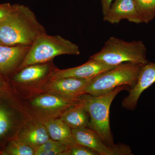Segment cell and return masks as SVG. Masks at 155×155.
Masks as SVG:
<instances>
[{
    "label": "cell",
    "mask_w": 155,
    "mask_h": 155,
    "mask_svg": "<svg viewBox=\"0 0 155 155\" xmlns=\"http://www.w3.org/2000/svg\"><path fill=\"white\" fill-rule=\"evenodd\" d=\"M17 5H12L10 3L0 4V22L14 11L16 8Z\"/></svg>",
    "instance_id": "22"
},
{
    "label": "cell",
    "mask_w": 155,
    "mask_h": 155,
    "mask_svg": "<svg viewBox=\"0 0 155 155\" xmlns=\"http://www.w3.org/2000/svg\"><path fill=\"white\" fill-rule=\"evenodd\" d=\"M91 80L73 77L48 79L42 87V91L70 98H77L84 94Z\"/></svg>",
    "instance_id": "8"
},
{
    "label": "cell",
    "mask_w": 155,
    "mask_h": 155,
    "mask_svg": "<svg viewBox=\"0 0 155 155\" xmlns=\"http://www.w3.org/2000/svg\"><path fill=\"white\" fill-rule=\"evenodd\" d=\"M35 150L17 137L11 140L0 152L1 155H34Z\"/></svg>",
    "instance_id": "18"
},
{
    "label": "cell",
    "mask_w": 155,
    "mask_h": 155,
    "mask_svg": "<svg viewBox=\"0 0 155 155\" xmlns=\"http://www.w3.org/2000/svg\"><path fill=\"white\" fill-rule=\"evenodd\" d=\"M55 69L52 61L30 65L15 72L9 78V82L11 85L15 87L23 84L40 83L47 80Z\"/></svg>",
    "instance_id": "10"
},
{
    "label": "cell",
    "mask_w": 155,
    "mask_h": 155,
    "mask_svg": "<svg viewBox=\"0 0 155 155\" xmlns=\"http://www.w3.org/2000/svg\"><path fill=\"white\" fill-rule=\"evenodd\" d=\"M123 19L137 24L141 23L134 0H115L104 16V21L111 24L119 23Z\"/></svg>",
    "instance_id": "14"
},
{
    "label": "cell",
    "mask_w": 155,
    "mask_h": 155,
    "mask_svg": "<svg viewBox=\"0 0 155 155\" xmlns=\"http://www.w3.org/2000/svg\"><path fill=\"white\" fill-rule=\"evenodd\" d=\"M19 109L12 91L0 93V152L21 128Z\"/></svg>",
    "instance_id": "6"
},
{
    "label": "cell",
    "mask_w": 155,
    "mask_h": 155,
    "mask_svg": "<svg viewBox=\"0 0 155 155\" xmlns=\"http://www.w3.org/2000/svg\"><path fill=\"white\" fill-rule=\"evenodd\" d=\"M45 29L30 8L17 4L0 22V41L7 45L31 46Z\"/></svg>",
    "instance_id": "1"
},
{
    "label": "cell",
    "mask_w": 155,
    "mask_h": 155,
    "mask_svg": "<svg viewBox=\"0 0 155 155\" xmlns=\"http://www.w3.org/2000/svg\"><path fill=\"white\" fill-rule=\"evenodd\" d=\"M142 22L148 23L155 17V0H134Z\"/></svg>",
    "instance_id": "19"
},
{
    "label": "cell",
    "mask_w": 155,
    "mask_h": 155,
    "mask_svg": "<svg viewBox=\"0 0 155 155\" xmlns=\"http://www.w3.org/2000/svg\"><path fill=\"white\" fill-rule=\"evenodd\" d=\"M80 54L77 45L61 35H49L44 32L38 35L31 45L17 72L30 65L50 62L57 56Z\"/></svg>",
    "instance_id": "3"
},
{
    "label": "cell",
    "mask_w": 155,
    "mask_h": 155,
    "mask_svg": "<svg viewBox=\"0 0 155 155\" xmlns=\"http://www.w3.org/2000/svg\"><path fill=\"white\" fill-rule=\"evenodd\" d=\"M65 155H98L94 151L86 147L76 144L70 147Z\"/></svg>",
    "instance_id": "20"
},
{
    "label": "cell",
    "mask_w": 155,
    "mask_h": 155,
    "mask_svg": "<svg viewBox=\"0 0 155 155\" xmlns=\"http://www.w3.org/2000/svg\"><path fill=\"white\" fill-rule=\"evenodd\" d=\"M115 67L106 65L100 61L89 58L87 62L78 67L64 69H55L51 73L48 80L67 77L92 79L101 73Z\"/></svg>",
    "instance_id": "12"
},
{
    "label": "cell",
    "mask_w": 155,
    "mask_h": 155,
    "mask_svg": "<svg viewBox=\"0 0 155 155\" xmlns=\"http://www.w3.org/2000/svg\"><path fill=\"white\" fill-rule=\"evenodd\" d=\"M127 85L118 87L112 91L98 96L88 94L81 96L83 103L89 116L88 128L93 130L108 146L114 147V139L110 125V107L111 104L120 92L129 91Z\"/></svg>",
    "instance_id": "2"
},
{
    "label": "cell",
    "mask_w": 155,
    "mask_h": 155,
    "mask_svg": "<svg viewBox=\"0 0 155 155\" xmlns=\"http://www.w3.org/2000/svg\"><path fill=\"white\" fill-rule=\"evenodd\" d=\"M72 135L77 144L86 147L98 155H130L129 148L122 144L108 146L93 130L88 127L72 129Z\"/></svg>",
    "instance_id": "7"
},
{
    "label": "cell",
    "mask_w": 155,
    "mask_h": 155,
    "mask_svg": "<svg viewBox=\"0 0 155 155\" xmlns=\"http://www.w3.org/2000/svg\"><path fill=\"white\" fill-rule=\"evenodd\" d=\"M30 46L0 45V73L8 80L17 72Z\"/></svg>",
    "instance_id": "13"
},
{
    "label": "cell",
    "mask_w": 155,
    "mask_h": 155,
    "mask_svg": "<svg viewBox=\"0 0 155 155\" xmlns=\"http://www.w3.org/2000/svg\"><path fill=\"white\" fill-rule=\"evenodd\" d=\"M60 119L72 129L88 127L89 123V116L84 105L83 100L79 104L63 112L60 115Z\"/></svg>",
    "instance_id": "17"
},
{
    "label": "cell",
    "mask_w": 155,
    "mask_h": 155,
    "mask_svg": "<svg viewBox=\"0 0 155 155\" xmlns=\"http://www.w3.org/2000/svg\"><path fill=\"white\" fill-rule=\"evenodd\" d=\"M143 65L125 63L105 71L92 78L84 91V94L98 96L108 93L122 85H127L132 88L136 83Z\"/></svg>",
    "instance_id": "5"
},
{
    "label": "cell",
    "mask_w": 155,
    "mask_h": 155,
    "mask_svg": "<svg viewBox=\"0 0 155 155\" xmlns=\"http://www.w3.org/2000/svg\"><path fill=\"white\" fill-rule=\"evenodd\" d=\"M82 101L81 96L77 98H70L53 94L47 93L35 97L31 102L37 110L47 114L59 113L77 105Z\"/></svg>",
    "instance_id": "9"
},
{
    "label": "cell",
    "mask_w": 155,
    "mask_h": 155,
    "mask_svg": "<svg viewBox=\"0 0 155 155\" xmlns=\"http://www.w3.org/2000/svg\"><path fill=\"white\" fill-rule=\"evenodd\" d=\"M16 137L36 150L50 139L43 123H32L19 129Z\"/></svg>",
    "instance_id": "15"
},
{
    "label": "cell",
    "mask_w": 155,
    "mask_h": 155,
    "mask_svg": "<svg viewBox=\"0 0 155 155\" xmlns=\"http://www.w3.org/2000/svg\"><path fill=\"white\" fill-rule=\"evenodd\" d=\"M154 83L155 64L149 61L142 66L136 83L130 89L128 95L122 101V107L130 110H134L142 94Z\"/></svg>",
    "instance_id": "11"
},
{
    "label": "cell",
    "mask_w": 155,
    "mask_h": 155,
    "mask_svg": "<svg viewBox=\"0 0 155 155\" xmlns=\"http://www.w3.org/2000/svg\"><path fill=\"white\" fill-rule=\"evenodd\" d=\"M12 91L11 85L8 80L0 73V91L10 92Z\"/></svg>",
    "instance_id": "23"
},
{
    "label": "cell",
    "mask_w": 155,
    "mask_h": 155,
    "mask_svg": "<svg viewBox=\"0 0 155 155\" xmlns=\"http://www.w3.org/2000/svg\"><path fill=\"white\" fill-rule=\"evenodd\" d=\"M64 145H66L50 138L35 150L34 155H43L44 153Z\"/></svg>",
    "instance_id": "21"
},
{
    "label": "cell",
    "mask_w": 155,
    "mask_h": 155,
    "mask_svg": "<svg viewBox=\"0 0 155 155\" xmlns=\"http://www.w3.org/2000/svg\"><path fill=\"white\" fill-rule=\"evenodd\" d=\"M1 92H1V91H0V93H1Z\"/></svg>",
    "instance_id": "26"
},
{
    "label": "cell",
    "mask_w": 155,
    "mask_h": 155,
    "mask_svg": "<svg viewBox=\"0 0 155 155\" xmlns=\"http://www.w3.org/2000/svg\"><path fill=\"white\" fill-rule=\"evenodd\" d=\"M3 45L2 43V42H1V41H0V45Z\"/></svg>",
    "instance_id": "25"
},
{
    "label": "cell",
    "mask_w": 155,
    "mask_h": 155,
    "mask_svg": "<svg viewBox=\"0 0 155 155\" xmlns=\"http://www.w3.org/2000/svg\"><path fill=\"white\" fill-rule=\"evenodd\" d=\"M89 58L113 67L125 63L144 65L149 62L143 42H127L115 37L110 38L101 50Z\"/></svg>",
    "instance_id": "4"
},
{
    "label": "cell",
    "mask_w": 155,
    "mask_h": 155,
    "mask_svg": "<svg viewBox=\"0 0 155 155\" xmlns=\"http://www.w3.org/2000/svg\"><path fill=\"white\" fill-rule=\"evenodd\" d=\"M43 124L52 139L69 147L77 144L72 135V129L61 119H49Z\"/></svg>",
    "instance_id": "16"
},
{
    "label": "cell",
    "mask_w": 155,
    "mask_h": 155,
    "mask_svg": "<svg viewBox=\"0 0 155 155\" xmlns=\"http://www.w3.org/2000/svg\"><path fill=\"white\" fill-rule=\"evenodd\" d=\"M113 1V0H102V6L104 16L108 13L110 8Z\"/></svg>",
    "instance_id": "24"
}]
</instances>
